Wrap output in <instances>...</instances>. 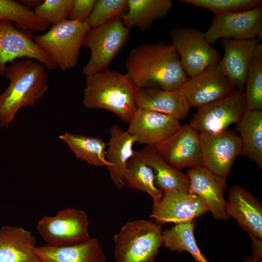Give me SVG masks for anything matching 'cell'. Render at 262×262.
Returning a JSON list of instances; mask_svg holds the SVG:
<instances>
[{"label": "cell", "instance_id": "cell-6", "mask_svg": "<svg viewBox=\"0 0 262 262\" xmlns=\"http://www.w3.org/2000/svg\"><path fill=\"white\" fill-rule=\"evenodd\" d=\"M129 34L130 29L124 25L120 17L91 28L82 45L90 51V58L82 69L83 74L87 76L108 69L128 41Z\"/></svg>", "mask_w": 262, "mask_h": 262}, {"label": "cell", "instance_id": "cell-4", "mask_svg": "<svg viewBox=\"0 0 262 262\" xmlns=\"http://www.w3.org/2000/svg\"><path fill=\"white\" fill-rule=\"evenodd\" d=\"M162 225L136 220L125 224L114 236L117 262H154L163 245Z\"/></svg>", "mask_w": 262, "mask_h": 262}, {"label": "cell", "instance_id": "cell-34", "mask_svg": "<svg viewBox=\"0 0 262 262\" xmlns=\"http://www.w3.org/2000/svg\"><path fill=\"white\" fill-rule=\"evenodd\" d=\"M73 0H45L33 10L35 15L54 25L67 19Z\"/></svg>", "mask_w": 262, "mask_h": 262}, {"label": "cell", "instance_id": "cell-1", "mask_svg": "<svg viewBox=\"0 0 262 262\" xmlns=\"http://www.w3.org/2000/svg\"><path fill=\"white\" fill-rule=\"evenodd\" d=\"M126 74L138 89L178 90L187 76L171 44L146 43L132 49L125 63Z\"/></svg>", "mask_w": 262, "mask_h": 262}, {"label": "cell", "instance_id": "cell-15", "mask_svg": "<svg viewBox=\"0 0 262 262\" xmlns=\"http://www.w3.org/2000/svg\"><path fill=\"white\" fill-rule=\"evenodd\" d=\"M208 211V207L198 196L190 193L163 194L154 203L150 217L162 225L192 222Z\"/></svg>", "mask_w": 262, "mask_h": 262}, {"label": "cell", "instance_id": "cell-8", "mask_svg": "<svg viewBox=\"0 0 262 262\" xmlns=\"http://www.w3.org/2000/svg\"><path fill=\"white\" fill-rule=\"evenodd\" d=\"M89 224L86 213L72 208L60 210L55 216H44L38 222L36 228L46 245L61 246L90 239Z\"/></svg>", "mask_w": 262, "mask_h": 262}, {"label": "cell", "instance_id": "cell-31", "mask_svg": "<svg viewBox=\"0 0 262 262\" xmlns=\"http://www.w3.org/2000/svg\"><path fill=\"white\" fill-rule=\"evenodd\" d=\"M246 110L262 111V45L256 46L244 91Z\"/></svg>", "mask_w": 262, "mask_h": 262}, {"label": "cell", "instance_id": "cell-29", "mask_svg": "<svg viewBox=\"0 0 262 262\" xmlns=\"http://www.w3.org/2000/svg\"><path fill=\"white\" fill-rule=\"evenodd\" d=\"M195 222L177 224L163 231V245L172 252L186 251L196 262H209L200 250L194 235Z\"/></svg>", "mask_w": 262, "mask_h": 262}, {"label": "cell", "instance_id": "cell-19", "mask_svg": "<svg viewBox=\"0 0 262 262\" xmlns=\"http://www.w3.org/2000/svg\"><path fill=\"white\" fill-rule=\"evenodd\" d=\"M226 211L235 218L250 237L262 241V208L261 203L248 190L239 185L230 187Z\"/></svg>", "mask_w": 262, "mask_h": 262}, {"label": "cell", "instance_id": "cell-9", "mask_svg": "<svg viewBox=\"0 0 262 262\" xmlns=\"http://www.w3.org/2000/svg\"><path fill=\"white\" fill-rule=\"evenodd\" d=\"M202 165L226 178L236 158L242 152V143L235 131L229 129L215 132L199 133Z\"/></svg>", "mask_w": 262, "mask_h": 262}, {"label": "cell", "instance_id": "cell-28", "mask_svg": "<svg viewBox=\"0 0 262 262\" xmlns=\"http://www.w3.org/2000/svg\"><path fill=\"white\" fill-rule=\"evenodd\" d=\"M59 137L67 144L76 158L95 166L109 165L106 158L107 144L100 138L69 132H66Z\"/></svg>", "mask_w": 262, "mask_h": 262}, {"label": "cell", "instance_id": "cell-17", "mask_svg": "<svg viewBox=\"0 0 262 262\" xmlns=\"http://www.w3.org/2000/svg\"><path fill=\"white\" fill-rule=\"evenodd\" d=\"M187 175L189 181V193L199 196L214 218L228 219L224 198L227 189L226 178L215 174L202 165L189 168Z\"/></svg>", "mask_w": 262, "mask_h": 262}, {"label": "cell", "instance_id": "cell-13", "mask_svg": "<svg viewBox=\"0 0 262 262\" xmlns=\"http://www.w3.org/2000/svg\"><path fill=\"white\" fill-rule=\"evenodd\" d=\"M179 90L191 108H199L230 95L236 89L216 64L187 78Z\"/></svg>", "mask_w": 262, "mask_h": 262}, {"label": "cell", "instance_id": "cell-18", "mask_svg": "<svg viewBox=\"0 0 262 262\" xmlns=\"http://www.w3.org/2000/svg\"><path fill=\"white\" fill-rule=\"evenodd\" d=\"M259 40L222 39L224 55L217 65L236 89L245 90L249 66Z\"/></svg>", "mask_w": 262, "mask_h": 262}, {"label": "cell", "instance_id": "cell-20", "mask_svg": "<svg viewBox=\"0 0 262 262\" xmlns=\"http://www.w3.org/2000/svg\"><path fill=\"white\" fill-rule=\"evenodd\" d=\"M137 108L170 115L178 120L187 116L191 107L179 89L168 91L156 87L138 89Z\"/></svg>", "mask_w": 262, "mask_h": 262}, {"label": "cell", "instance_id": "cell-14", "mask_svg": "<svg viewBox=\"0 0 262 262\" xmlns=\"http://www.w3.org/2000/svg\"><path fill=\"white\" fill-rule=\"evenodd\" d=\"M154 147L166 162L178 169L202 165L199 133L189 123L181 125Z\"/></svg>", "mask_w": 262, "mask_h": 262}, {"label": "cell", "instance_id": "cell-35", "mask_svg": "<svg viewBox=\"0 0 262 262\" xmlns=\"http://www.w3.org/2000/svg\"><path fill=\"white\" fill-rule=\"evenodd\" d=\"M96 0H73L67 19L80 22H87Z\"/></svg>", "mask_w": 262, "mask_h": 262}, {"label": "cell", "instance_id": "cell-27", "mask_svg": "<svg viewBox=\"0 0 262 262\" xmlns=\"http://www.w3.org/2000/svg\"><path fill=\"white\" fill-rule=\"evenodd\" d=\"M125 186L134 190L145 192L152 197L154 203L163 196L156 186L152 168L141 151L134 150L128 161L124 175Z\"/></svg>", "mask_w": 262, "mask_h": 262}, {"label": "cell", "instance_id": "cell-5", "mask_svg": "<svg viewBox=\"0 0 262 262\" xmlns=\"http://www.w3.org/2000/svg\"><path fill=\"white\" fill-rule=\"evenodd\" d=\"M90 28L87 22L66 19L34 36V40L57 67L66 71L77 65L84 39Z\"/></svg>", "mask_w": 262, "mask_h": 262}, {"label": "cell", "instance_id": "cell-11", "mask_svg": "<svg viewBox=\"0 0 262 262\" xmlns=\"http://www.w3.org/2000/svg\"><path fill=\"white\" fill-rule=\"evenodd\" d=\"M32 33L17 28L10 21H0V76L8 64L23 58L36 60L50 70L57 68L35 42Z\"/></svg>", "mask_w": 262, "mask_h": 262}, {"label": "cell", "instance_id": "cell-22", "mask_svg": "<svg viewBox=\"0 0 262 262\" xmlns=\"http://www.w3.org/2000/svg\"><path fill=\"white\" fill-rule=\"evenodd\" d=\"M35 244L28 230L3 226L0 229V262H40L34 252Z\"/></svg>", "mask_w": 262, "mask_h": 262}, {"label": "cell", "instance_id": "cell-33", "mask_svg": "<svg viewBox=\"0 0 262 262\" xmlns=\"http://www.w3.org/2000/svg\"><path fill=\"white\" fill-rule=\"evenodd\" d=\"M182 2L208 9L216 15L249 10L261 6L260 0H183Z\"/></svg>", "mask_w": 262, "mask_h": 262}, {"label": "cell", "instance_id": "cell-36", "mask_svg": "<svg viewBox=\"0 0 262 262\" xmlns=\"http://www.w3.org/2000/svg\"><path fill=\"white\" fill-rule=\"evenodd\" d=\"M20 2L26 7L31 9V7L36 8L39 6L42 2V0H22L19 1Z\"/></svg>", "mask_w": 262, "mask_h": 262}, {"label": "cell", "instance_id": "cell-3", "mask_svg": "<svg viewBox=\"0 0 262 262\" xmlns=\"http://www.w3.org/2000/svg\"><path fill=\"white\" fill-rule=\"evenodd\" d=\"M82 104L110 111L129 123L137 108L138 88L126 74L107 69L86 76Z\"/></svg>", "mask_w": 262, "mask_h": 262}, {"label": "cell", "instance_id": "cell-10", "mask_svg": "<svg viewBox=\"0 0 262 262\" xmlns=\"http://www.w3.org/2000/svg\"><path fill=\"white\" fill-rule=\"evenodd\" d=\"M246 110L244 92L236 89L230 95L199 108L189 124L198 133L218 132L236 124Z\"/></svg>", "mask_w": 262, "mask_h": 262}, {"label": "cell", "instance_id": "cell-16", "mask_svg": "<svg viewBox=\"0 0 262 262\" xmlns=\"http://www.w3.org/2000/svg\"><path fill=\"white\" fill-rule=\"evenodd\" d=\"M127 131L134 136L136 143L154 146L172 135L181 126L180 121L170 115L137 108L130 122Z\"/></svg>", "mask_w": 262, "mask_h": 262}, {"label": "cell", "instance_id": "cell-32", "mask_svg": "<svg viewBox=\"0 0 262 262\" xmlns=\"http://www.w3.org/2000/svg\"><path fill=\"white\" fill-rule=\"evenodd\" d=\"M127 11L128 0H96L87 22L95 28L113 18H122Z\"/></svg>", "mask_w": 262, "mask_h": 262}, {"label": "cell", "instance_id": "cell-12", "mask_svg": "<svg viewBox=\"0 0 262 262\" xmlns=\"http://www.w3.org/2000/svg\"><path fill=\"white\" fill-rule=\"evenodd\" d=\"M262 27V6L247 10L216 15L204 33L214 44L219 39L247 40L256 38Z\"/></svg>", "mask_w": 262, "mask_h": 262}, {"label": "cell", "instance_id": "cell-2", "mask_svg": "<svg viewBox=\"0 0 262 262\" xmlns=\"http://www.w3.org/2000/svg\"><path fill=\"white\" fill-rule=\"evenodd\" d=\"M45 66L33 59L15 60L7 65L2 77L9 80L0 94V126L8 128L22 107H33L48 89Z\"/></svg>", "mask_w": 262, "mask_h": 262}, {"label": "cell", "instance_id": "cell-21", "mask_svg": "<svg viewBox=\"0 0 262 262\" xmlns=\"http://www.w3.org/2000/svg\"><path fill=\"white\" fill-rule=\"evenodd\" d=\"M110 140L107 144L106 158L111 178L116 188L120 190L125 186L124 175L127 164L133 155V146L136 143L134 136L117 125L109 129Z\"/></svg>", "mask_w": 262, "mask_h": 262}, {"label": "cell", "instance_id": "cell-30", "mask_svg": "<svg viewBox=\"0 0 262 262\" xmlns=\"http://www.w3.org/2000/svg\"><path fill=\"white\" fill-rule=\"evenodd\" d=\"M0 21H10L17 28L32 33L43 32L50 26L33 10L12 0H0Z\"/></svg>", "mask_w": 262, "mask_h": 262}, {"label": "cell", "instance_id": "cell-24", "mask_svg": "<svg viewBox=\"0 0 262 262\" xmlns=\"http://www.w3.org/2000/svg\"><path fill=\"white\" fill-rule=\"evenodd\" d=\"M141 151L153 169L156 187L163 194L189 193L187 174L166 162L154 146H146Z\"/></svg>", "mask_w": 262, "mask_h": 262}, {"label": "cell", "instance_id": "cell-7", "mask_svg": "<svg viewBox=\"0 0 262 262\" xmlns=\"http://www.w3.org/2000/svg\"><path fill=\"white\" fill-rule=\"evenodd\" d=\"M171 44L176 50L187 78L193 77L218 64L220 52L205 39L200 30L178 27L170 32Z\"/></svg>", "mask_w": 262, "mask_h": 262}, {"label": "cell", "instance_id": "cell-26", "mask_svg": "<svg viewBox=\"0 0 262 262\" xmlns=\"http://www.w3.org/2000/svg\"><path fill=\"white\" fill-rule=\"evenodd\" d=\"M235 131L242 143L243 155L262 166V111H247L236 123Z\"/></svg>", "mask_w": 262, "mask_h": 262}, {"label": "cell", "instance_id": "cell-25", "mask_svg": "<svg viewBox=\"0 0 262 262\" xmlns=\"http://www.w3.org/2000/svg\"><path fill=\"white\" fill-rule=\"evenodd\" d=\"M172 6L171 0H128V11L122 21L129 29L137 27L145 31L155 20L165 17Z\"/></svg>", "mask_w": 262, "mask_h": 262}, {"label": "cell", "instance_id": "cell-23", "mask_svg": "<svg viewBox=\"0 0 262 262\" xmlns=\"http://www.w3.org/2000/svg\"><path fill=\"white\" fill-rule=\"evenodd\" d=\"M34 252L40 262H106L101 246L94 238L74 245L36 246Z\"/></svg>", "mask_w": 262, "mask_h": 262}, {"label": "cell", "instance_id": "cell-37", "mask_svg": "<svg viewBox=\"0 0 262 262\" xmlns=\"http://www.w3.org/2000/svg\"><path fill=\"white\" fill-rule=\"evenodd\" d=\"M262 256L252 254L251 256L247 257L244 259L243 262H262Z\"/></svg>", "mask_w": 262, "mask_h": 262}]
</instances>
